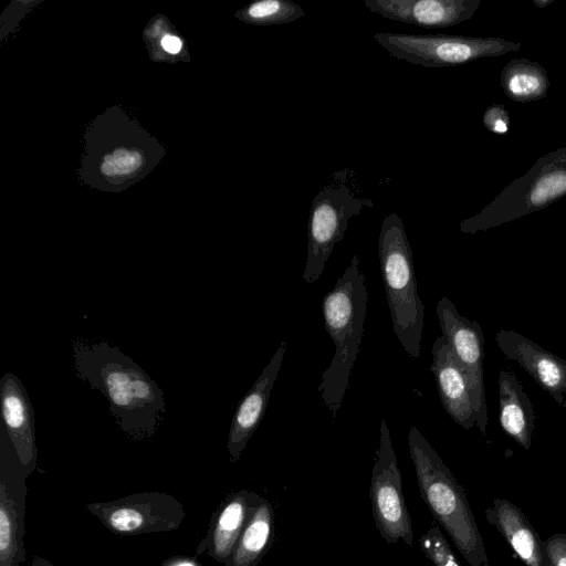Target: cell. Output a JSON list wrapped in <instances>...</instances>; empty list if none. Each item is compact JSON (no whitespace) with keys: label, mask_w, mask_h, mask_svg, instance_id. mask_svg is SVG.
I'll list each match as a JSON object with an SVG mask.
<instances>
[{"label":"cell","mask_w":566,"mask_h":566,"mask_svg":"<svg viewBox=\"0 0 566 566\" xmlns=\"http://www.w3.org/2000/svg\"><path fill=\"white\" fill-rule=\"evenodd\" d=\"M77 376L99 390L119 429L135 441L151 438L166 412L158 384L130 357L106 342H72Z\"/></svg>","instance_id":"1"},{"label":"cell","mask_w":566,"mask_h":566,"mask_svg":"<svg viewBox=\"0 0 566 566\" xmlns=\"http://www.w3.org/2000/svg\"><path fill=\"white\" fill-rule=\"evenodd\" d=\"M359 264L358 255H354L322 303L325 328L334 343L335 353L323 373L318 392L333 420L349 387V376L359 353L367 315L368 291Z\"/></svg>","instance_id":"2"},{"label":"cell","mask_w":566,"mask_h":566,"mask_svg":"<svg viewBox=\"0 0 566 566\" xmlns=\"http://www.w3.org/2000/svg\"><path fill=\"white\" fill-rule=\"evenodd\" d=\"M408 446L420 496L470 566H489L486 549L463 488L416 426Z\"/></svg>","instance_id":"3"},{"label":"cell","mask_w":566,"mask_h":566,"mask_svg":"<svg viewBox=\"0 0 566 566\" xmlns=\"http://www.w3.org/2000/svg\"><path fill=\"white\" fill-rule=\"evenodd\" d=\"M378 256L392 328L406 353L419 358L424 305L418 293L412 250L402 219L390 212L381 223Z\"/></svg>","instance_id":"4"},{"label":"cell","mask_w":566,"mask_h":566,"mask_svg":"<svg viewBox=\"0 0 566 566\" xmlns=\"http://www.w3.org/2000/svg\"><path fill=\"white\" fill-rule=\"evenodd\" d=\"M566 196V147L539 157L475 216L460 224L464 233L488 230L541 210Z\"/></svg>","instance_id":"5"},{"label":"cell","mask_w":566,"mask_h":566,"mask_svg":"<svg viewBox=\"0 0 566 566\" xmlns=\"http://www.w3.org/2000/svg\"><path fill=\"white\" fill-rule=\"evenodd\" d=\"M374 40L391 56L424 67L455 66L489 56H500L522 48L501 38L447 34H402L377 32Z\"/></svg>","instance_id":"6"},{"label":"cell","mask_w":566,"mask_h":566,"mask_svg":"<svg viewBox=\"0 0 566 566\" xmlns=\"http://www.w3.org/2000/svg\"><path fill=\"white\" fill-rule=\"evenodd\" d=\"M345 171L335 172L333 181L324 186L312 201L303 272L306 283H313L321 277L335 244L345 234L349 219L359 214L365 206L373 207L370 200L356 196L347 186Z\"/></svg>","instance_id":"7"},{"label":"cell","mask_w":566,"mask_h":566,"mask_svg":"<svg viewBox=\"0 0 566 566\" xmlns=\"http://www.w3.org/2000/svg\"><path fill=\"white\" fill-rule=\"evenodd\" d=\"M369 497L374 521L381 538L388 544L402 541L412 547L411 517L402 492L401 472L385 419H381L379 427V446L371 471Z\"/></svg>","instance_id":"8"},{"label":"cell","mask_w":566,"mask_h":566,"mask_svg":"<svg viewBox=\"0 0 566 566\" xmlns=\"http://www.w3.org/2000/svg\"><path fill=\"white\" fill-rule=\"evenodd\" d=\"M109 532L122 536L176 531L186 517L184 505L164 492H139L85 505Z\"/></svg>","instance_id":"9"},{"label":"cell","mask_w":566,"mask_h":566,"mask_svg":"<svg viewBox=\"0 0 566 566\" xmlns=\"http://www.w3.org/2000/svg\"><path fill=\"white\" fill-rule=\"evenodd\" d=\"M27 478L12 443L0 428V566H20L27 560Z\"/></svg>","instance_id":"10"},{"label":"cell","mask_w":566,"mask_h":566,"mask_svg":"<svg viewBox=\"0 0 566 566\" xmlns=\"http://www.w3.org/2000/svg\"><path fill=\"white\" fill-rule=\"evenodd\" d=\"M436 312L441 335L464 370L472 397L479 431L486 436L488 407L483 381L484 337L480 324L461 315L447 297L440 298Z\"/></svg>","instance_id":"11"},{"label":"cell","mask_w":566,"mask_h":566,"mask_svg":"<svg viewBox=\"0 0 566 566\" xmlns=\"http://www.w3.org/2000/svg\"><path fill=\"white\" fill-rule=\"evenodd\" d=\"M495 342L502 354L517 361L552 398L565 408L566 359L544 349L515 331L501 329Z\"/></svg>","instance_id":"12"},{"label":"cell","mask_w":566,"mask_h":566,"mask_svg":"<svg viewBox=\"0 0 566 566\" xmlns=\"http://www.w3.org/2000/svg\"><path fill=\"white\" fill-rule=\"evenodd\" d=\"M382 18L426 29L449 28L471 19L481 0H364Z\"/></svg>","instance_id":"13"},{"label":"cell","mask_w":566,"mask_h":566,"mask_svg":"<svg viewBox=\"0 0 566 566\" xmlns=\"http://www.w3.org/2000/svg\"><path fill=\"white\" fill-rule=\"evenodd\" d=\"M1 428L12 443L25 474L38 464L33 409L22 381L12 373L0 380Z\"/></svg>","instance_id":"14"},{"label":"cell","mask_w":566,"mask_h":566,"mask_svg":"<svg viewBox=\"0 0 566 566\" xmlns=\"http://www.w3.org/2000/svg\"><path fill=\"white\" fill-rule=\"evenodd\" d=\"M287 349V340L281 342L274 355L263 368L251 389L241 399L232 418L229 436L228 451L231 462L240 460L248 441L258 429L264 417L271 390L279 376V371Z\"/></svg>","instance_id":"15"},{"label":"cell","mask_w":566,"mask_h":566,"mask_svg":"<svg viewBox=\"0 0 566 566\" xmlns=\"http://www.w3.org/2000/svg\"><path fill=\"white\" fill-rule=\"evenodd\" d=\"M430 370L436 379L441 403L451 419L464 429L476 426L467 375L442 335L432 345Z\"/></svg>","instance_id":"16"},{"label":"cell","mask_w":566,"mask_h":566,"mask_svg":"<svg viewBox=\"0 0 566 566\" xmlns=\"http://www.w3.org/2000/svg\"><path fill=\"white\" fill-rule=\"evenodd\" d=\"M256 493L240 490L229 494L211 516L206 536L196 549V556L207 554L224 565L245 526Z\"/></svg>","instance_id":"17"},{"label":"cell","mask_w":566,"mask_h":566,"mask_svg":"<svg viewBox=\"0 0 566 566\" xmlns=\"http://www.w3.org/2000/svg\"><path fill=\"white\" fill-rule=\"evenodd\" d=\"M488 517L525 566H546L544 541L520 507L505 499H495Z\"/></svg>","instance_id":"18"},{"label":"cell","mask_w":566,"mask_h":566,"mask_svg":"<svg viewBox=\"0 0 566 566\" xmlns=\"http://www.w3.org/2000/svg\"><path fill=\"white\" fill-rule=\"evenodd\" d=\"M499 400L502 429L528 450L535 428L532 402L516 376L504 368L499 374Z\"/></svg>","instance_id":"19"},{"label":"cell","mask_w":566,"mask_h":566,"mask_svg":"<svg viewBox=\"0 0 566 566\" xmlns=\"http://www.w3.org/2000/svg\"><path fill=\"white\" fill-rule=\"evenodd\" d=\"M274 538V511L256 494L245 526L224 566H256Z\"/></svg>","instance_id":"20"},{"label":"cell","mask_w":566,"mask_h":566,"mask_svg":"<svg viewBox=\"0 0 566 566\" xmlns=\"http://www.w3.org/2000/svg\"><path fill=\"white\" fill-rule=\"evenodd\" d=\"M501 86L510 99L526 103L544 98L549 80L543 65L520 57L510 61L502 70Z\"/></svg>","instance_id":"21"},{"label":"cell","mask_w":566,"mask_h":566,"mask_svg":"<svg viewBox=\"0 0 566 566\" xmlns=\"http://www.w3.org/2000/svg\"><path fill=\"white\" fill-rule=\"evenodd\" d=\"M305 15L304 9L291 0H260L244 9V19L259 25L294 22Z\"/></svg>","instance_id":"22"},{"label":"cell","mask_w":566,"mask_h":566,"mask_svg":"<svg viewBox=\"0 0 566 566\" xmlns=\"http://www.w3.org/2000/svg\"><path fill=\"white\" fill-rule=\"evenodd\" d=\"M419 544L421 551L434 566H460L436 521L432 522L428 531L420 537Z\"/></svg>","instance_id":"23"},{"label":"cell","mask_w":566,"mask_h":566,"mask_svg":"<svg viewBox=\"0 0 566 566\" xmlns=\"http://www.w3.org/2000/svg\"><path fill=\"white\" fill-rule=\"evenodd\" d=\"M142 165V156L137 151L116 149L104 158L102 171L105 175H126Z\"/></svg>","instance_id":"24"},{"label":"cell","mask_w":566,"mask_h":566,"mask_svg":"<svg viewBox=\"0 0 566 566\" xmlns=\"http://www.w3.org/2000/svg\"><path fill=\"white\" fill-rule=\"evenodd\" d=\"M546 566H566V534H554L543 542Z\"/></svg>","instance_id":"25"},{"label":"cell","mask_w":566,"mask_h":566,"mask_svg":"<svg viewBox=\"0 0 566 566\" xmlns=\"http://www.w3.org/2000/svg\"><path fill=\"white\" fill-rule=\"evenodd\" d=\"M483 124L494 134H506L510 129V116L507 109L501 104L491 105L484 112Z\"/></svg>","instance_id":"26"},{"label":"cell","mask_w":566,"mask_h":566,"mask_svg":"<svg viewBox=\"0 0 566 566\" xmlns=\"http://www.w3.org/2000/svg\"><path fill=\"white\" fill-rule=\"evenodd\" d=\"M160 566H202L196 558L189 556H172L161 563Z\"/></svg>","instance_id":"27"},{"label":"cell","mask_w":566,"mask_h":566,"mask_svg":"<svg viewBox=\"0 0 566 566\" xmlns=\"http://www.w3.org/2000/svg\"><path fill=\"white\" fill-rule=\"evenodd\" d=\"M161 45L168 53L176 54L181 49V41L175 35H165Z\"/></svg>","instance_id":"28"},{"label":"cell","mask_w":566,"mask_h":566,"mask_svg":"<svg viewBox=\"0 0 566 566\" xmlns=\"http://www.w3.org/2000/svg\"><path fill=\"white\" fill-rule=\"evenodd\" d=\"M30 566H55L50 560L41 556H34L30 563Z\"/></svg>","instance_id":"29"},{"label":"cell","mask_w":566,"mask_h":566,"mask_svg":"<svg viewBox=\"0 0 566 566\" xmlns=\"http://www.w3.org/2000/svg\"><path fill=\"white\" fill-rule=\"evenodd\" d=\"M553 2L554 0H533L534 6H536L539 9H545Z\"/></svg>","instance_id":"30"},{"label":"cell","mask_w":566,"mask_h":566,"mask_svg":"<svg viewBox=\"0 0 566 566\" xmlns=\"http://www.w3.org/2000/svg\"><path fill=\"white\" fill-rule=\"evenodd\" d=\"M565 395H566V392H565ZM565 410H566V407H565Z\"/></svg>","instance_id":"31"}]
</instances>
